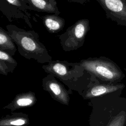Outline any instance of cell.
Here are the masks:
<instances>
[{
	"mask_svg": "<svg viewBox=\"0 0 126 126\" xmlns=\"http://www.w3.org/2000/svg\"><path fill=\"white\" fill-rule=\"evenodd\" d=\"M6 28L22 56L28 60L34 59L41 63L52 61V57L35 31L26 30L11 24L6 25Z\"/></svg>",
	"mask_w": 126,
	"mask_h": 126,
	"instance_id": "6da1fadb",
	"label": "cell"
},
{
	"mask_svg": "<svg viewBox=\"0 0 126 126\" xmlns=\"http://www.w3.org/2000/svg\"><path fill=\"white\" fill-rule=\"evenodd\" d=\"M78 63L91 75L106 83H119L125 77L118 65L106 57H89Z\"/></svg>",
	"mask_w": 126,
	"mask_h": 126,
	"instance_id": "7a4b0ae2",
	"label": "cell"
},
{
	"mask_svg": "<svg viewBox=\"0 0 126 126\" xmlns=\"http://www.w3.org/2000/svg\"><path fill=\"white\" fill-rule=\"evenodd\" d=\"M90 29V21L87 19H80L69 27L59 36L63 50L68 52L82 47Z\"/></svg>",
	"mask_w": 126,
	"mask_h": 126,
	"instance_id": "3957f363",
	"label": "cell"
},
{
	"mask_svg": "<svg viewBox=\"0 0 126 126\" xmlns=\"http://www.w3.org/2000/svg\"><path fill=\"white\" fill-rule=\"evenodd\" d=\"M44 71L62 80H72L75 78L83 75L88 72L77 63H71L67 61H51L47 64L43 65Z\"/></svg>",
	"mask_w": 126,
	"mask_h": 126,
	"instance_id": "277c9868",
	"label": "cell"
},
{
	"mask_svg": "<svg viewBox=\"0 0 126 126\" xmlns=\"http://www.w3.org/2000/svg\"><path fill=\"white\" fill-rule=\"evenodd\" d=\"M0 10L9 22L22 19L32 28L30 8L25 0H0Z\"/></svg>",
	"mask_w": 126,
	"mask_h": 126,
	"instance_id": "5b68a950",
	"label": "cell"
},
{
	"mask_svg": "<svg viewBox=\"0 0 126 126\" xmlns=\"http://www.w3.org/2000/svg\"><path fill=\"white\" fill-rule=\"evenodd\" d=\"M105 12L107 18L119 26L126 27V0H95Z\"/></svg>",
	"mask_w": 126,
	"mask_h": 126,
	"instance_id": "8992f818",
	"label": "cell"
},
{
	"mask_svg": "<svg viewBox=\"0 0 126 126\" xmlns=\"http://www.w3.org/2000/svg\"><path fill=\"white\" fill-rule=\"evenodd\" d=\"M30 10L59 15L56 0H25Z\"/></svg>",
	"mask_w": 126,
	"mask_h": 126,
	"instance_id": "52a82bcc",
	"label": "cell"
},
{
	"mask_svg": "<svg viewBox=\"0 0 126 126\" xmlns=\"http://www.w3.org/2000/svg\"><path fill=\"white\" fill-rule=\"evenodd\" d=\"M126 85L119 83H103L98 84L94 86L88 92L87 94L88 97L106 95L119 91H123Z\"/></svg>",
	"mask_w": 126,
	"mask_h": 126,
	"instance_id": "ba28073f",
	"label": "cell"
},
{
	"mask_svg": "<svg viewBox=\"0 0 126 126\" xmlns=\"http://www.w3.org/2000/svg\"><path fill=\"white\" fill-rule=\"evenodd\" d=\"M42 21L48 32L52 33L59 32L65 25L64 19L55 14L45 15L42 17Z\"/></svg>",
	"mask_w": 126,
	"mask_h": 126,
	"instance_id": "9c48e42d",
	"label": "cell"
},
{
	"mask_svg": "<svg viewBox=\"0 0 126 126\" xmlns=\"http://www.w3.org/2000/svg\"><path fill=\"white\" fill-rule=\"evenodd\" d=\"M15 44L8 32L0 27V49L12 56L17 50Z\"/></svg>",
	"mask_w": 126,
	"mask_h": 126,
	"instance_id": "30bf717a",
	"label": "cell"
},
{
	"mask_svg": "<svg viewBox=\"0 0 126 126\" xmlns=\"http://www.w3.org/2000/svg\"><path fill=\"white\" fill-rule=\"evenodd\" d=\"M0 60L4 62L8 68L9 71H12L17 65V61L11 55L0 49Z\"/></svg>",
	"mask_w": 126,
	"mask_h": 126,
	"instance_id": "8fae6325",
	"label": "cell"
},
{
	"mask_svg": "<svg viewBox=\"0 0 126 126\" xmlns=\"http://www.w3.org/2000/svg\"><path fill=\"white\" fill-rule=\"evenodd\" d=\"M17 104L20 106H26L31 105L32 103V100L30 98H21L17 101Z\"/></svg>",
	"mask_w": 126,
	"mask_h": 126,
	"instance_id": "7c38bea8",
	"label": "cell"
},
{
	"mask_svg": "<svg viewBox=\"0 0 126 126\" xmlns=\"http://www.w3.org/2000/svg\"><path fill=\"white\" fill-rule=\"evenodd\" d=\"M9 72L8 68L5 64L4 62L1 60H0V72L1 74L6 75Z\"/></svg>",
	"mask_w": 126,
	"mask_h": 126,
	"instance_id": "4fadbf2b",
	"label": "cell"
},
{
	"mask_svg": "<svg viewBox=\"0 0 126 126\" xmlns=\"http://www.w3.org/2000/svg\"><path fill=\"white\" fill-rule=\"evenodd\" d=\"M25 123V121L22 119H18L16 120H14L10 122V125L14 126H21Z\"/></svg>",
	"mask_w": 126,
	"mask_h": 126,
	"instance_id": "5bb4252c",
	"label": "cell"
},
{
	"mask_svg": "<svg viewBox=\"0 0 126 126\" xmlns=\"http://www.w3.org/2000/svg\"><path fill=\"white\" fill-rule=\"evenodd\" d=\"M69 2H74V3H78L81 4H84L88 0H67Z\"/></svg>",
	"mask_w": 126,
	"mask_h": 126,
	"instance_id": "9a60e30c",
	"label": "cell"
},
{
	"mask_svg": "<svg viewBox=\"0 0 126 126\" xmlns=\"http://www.w3.org/2000/svg\"><path fill=\"white\" fill-rule=\"evenodd\" d=\"M125 70H126V69H125Z\"/></svg>",
	"mask_w": 126,
	"mask_h": 126,
	"instance_id": "2e32d148",
	"label": "cell"
}]
</instances>
